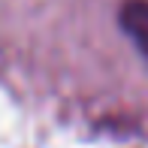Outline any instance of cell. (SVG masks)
I'll use <instances>...</instances> for the list:
<instances>
[{
    "label": "cell",
    "instance_id": "cell-1",
    "mask_svg": "<svg viewBox=\"0 0 148 148\" xmlns=\"http://www.w3.org/2000/svg\"><path fill=\"white\" fill-rule=\"evenodd\" d=\"M118 21L121 30L130 36V42L148 60V0H124L118 9Z\"/></svg>",
    "mask_w": 148,
    "mask_h": 148
}]
</instances>
